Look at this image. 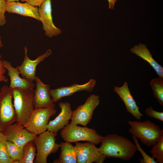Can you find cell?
Wrapping results in <instances>:
<instances>
[{
    "label": "cell",
    "instance_id": "19",
    "mask_svg": "<svg viewBox=\"0 0 163 163\" xmlns=\"http://www.w3.org/2000/svg\"><path fill=\"white\" fill-rule=\"evenodd\" d=\"M130 52L146 61L155 71L159 77L163 78V67L153 58L145 45L140 43L130 49Z\"/></svg>",
    "mask_w": 163,
    "mask_h": 163
},
{
    "label": "cell",
    "instance_id": "1",
    "mask_svg": "<svg viewBox=\"0 0 163 163\" xmlns=\"http://www.w3.org/2000/svg\"><path fill=\"white\" fill-rule=\"evenodd\" d=\"M101 143L99 150L106 157L129 160L137 150L135 145L129 139L116 134L102 136Z\"/></svg>",
    "mask_w": 163,
    "mask_h": 163
},
{
    "label": "cell",
    "instance_id": "14",
    "mask_svg": "<svg viewBox=\"0 0 163 163\" xmlns=\"http://www.w3.org/2000/svg\"><path fill=\"white\" fill-rule=\"evenodd\" d=\"M35 81L36 88L34 93V108L55 107V104L50 95V86L44 84L37 76Z\"/></svg>",
    "mask_w": 163,
    "mask_h": 163
},
{
    "label": "cell",
    "instance_id": "29",
    "mask_svg": "<svg viewBox=\"0 0 163 163\" xmlns=\"http://www.w3.org/2000/svg\"><path fill=\"white\" fill-rule=\"evenodd\" d=\"M2 61V60H0V82H7L8 78L4 75L6 69L3 66Z\"/></svg>",
    "mask_w": 163,
    "mask_h": 163
},
{
    "label": "cell",
    "instance_id": "25",
    "mask_svg": "<svg viewBox=\"0 0 163 163\" xmlns=\"http://www.w3.org/2000/svg\"><path fill=\"white\" fill-rule=\"evenodd\" d=\"M150 151L152 157L156 159L157 162L163 163V136L152 146Z\"/></svg>",
    "mask_w": 163,
    "mask_h": 163
},
{
    "label": "cell",
    "instance_id": "9",
    "mask_svg": "<svg viewBox=\"0 0 163 163\" xmlns=\"http://www.w3.org/2000/svg\"><path fill=\"white\" fill-rule=\"evenodd\" d=\"M75 143L77 163L104 162L106 156L100 152L99 148L94 143L90 142Z\"/></svg>",
    "mask_w": 163,
    "mask_h": 163
},
{
    "label": "cell",
    "instance_id": "23",
    "mask_svg": "<svg viewBox=\"0 0 163 163\" xmlns=\"http://www.w3.org/2000/svg\"><path fill=\"white\" fill-rule=\"evenodd\" d=\"M6 144L9 154L12 160V163H17L23 157L24 147L7 140Z\"/></svg>",
    "mask_w": 163,
    "mask_h": 163
},
{
    "label": "cell",
    "instance_id": "17",
    "mask_svg": "<svg viewBox=\"0 0 163 163\" xmlns=\"http://www.w3.org/2000/svg\"><path fill=\"white\" fill-rule=\"evenodd\" d=\"M6 11L9 13H15L23 16L33 18L40 21L38 8L26 2L6 1Z\"/></svg>",
    "mask_w": 163,
    "mask_h": 163
},
{
    "label": "cell",
    "instance_id": "31",
    "mask_svg": "<svg viewBox=\"0 0 163 163\" xmlns=\"http://www.w3.org/2000/svg\"><path fill=\"white\" fill-rule=\"evenodd\" d=\"M117 0H107L108 2L109 8L110 9H114V5Z\"/></svg>",
    "mask_w": 163,
    "mask_h": 163
},
{
    "label": "cell",
    "instance_id": "3",
    "mask_svg": "<svg viewBox=\"0 0 163 163\" xmlns=\"http://www.w3.org/2000/svg\"><path fill=\"white\" fill-rule=\"evenodd\" d=\"M127 123L130 126L128 132L149 147L153 145L163 136V129L150 120L141 122L128 120Z\"/></svg>",
    "mask_w": 163,
    "mask_h": 163
},
{
    "label": "cell",
    "instance_id": "4",
    "mask_svg": "<svg viewBox=\"0 0 163 163\" xmlns=\"http://www.w3.org/2000/svg\"><path fill=\"white\" fill-rule=\"evenodd\" d=\"M60 135L65 141L75 143L79 141H86L95 145L101 143L102 136L96 130L87 126L81 127L70 123L62 129Z\"/></svg>",
    "mask_w": 163,
    "mask_h": 163
},
{
    "label": "cell",
    "instance_id": "7",
    "mask_svg": "<svg viewBox=\"0 0 163 163\" xmlns=\"http://www.w3.org/2000/svg\"><path fill=\"white\" fill-rule=\"evenodd\" d=\"M56 112L54 107L34 108L24 127L32 134L36 136L40 134L47 130L50 118Z\"/></svg>",
    "mask_w": 163,
    "mask_h": 163
},
{
    "label": "cell",
    "instance_id": "11",
    "mask_svg": "<svg viewBox=\"0 0 163 163\" xmlns=\"http://www.w3.org/2000/svg\"><path fill=\"white\" fill-rule=\"evenodd\" d=\"M24 56L21 65L16 68L18 70L22 78H26L31 82L35 81L36 77V70L37 66L44 59L52 54L50 49L47 50L43 54L38 56L35 59H30L27 56V48L26 46L24 48Z\"/></svg>",
    "mask_w": 163,
    "mask_h": 163
},
{
    "label": "cell",
    "instance_id": "16",
    "mask_svg": "<svg viewBox=\"0 0 163 163\" xmlns=\"http://www.w3.org/2000/svg\"><path fill=\"white\" fill-rule=\"evenodd\" d=\"M59 105L60 112L54 119L49 120L47 127V130L56 133L69 124L73 113L69 102H60Z\"/></svg>",
    "mask_w": 163,
    "mask_h": 163
},
{
    "label": "cell",
    "instance_id": "26",
    "mask_svg": "<svg viewBox=\"0 0 163 163\" xmlns=\"http://www.w3.org/2000/svg\"><path fill=\"white\" fill-rule=\"evenodd\" d=\"M132 136L137 150L140 152L142 157V158H140L139 160L140 162L141 163H157L154 158L148 155L142 149L138 142L137 138L133 135Z\"/></svg>",
    "mask_w": 163,
    "mask_h": 163
},
{
    "label": "cell",
    "instance_id": "6",
    "mask_svg": "<svg viewBox=\"0 0 163 163\" xmlns=\"http://www.w3.org/2000/svg\"><path fill=\"white\" fill-rule=\"evenodd\" d=\"M12 89L7 85L0 91V132L17 122L16 115L12 100Z\"/></svg>",
    "mask_w": 163,
    "mask_h": 163
},
{
    "label": "cell",
    "instance_id": "8",
    "mask_svg": "<svg viewBox=\"0 0 163 163\" xmlns=\"http://www.w3.org/2000/svg\"><path fill=\"white\" fill-rule=\"evenodd\" d=\"M100 103L99 95H91L83 104L78 106L73 111L70 123L87 126L91 121L94 111Z\"/></svg>",
    "mask_w": 163,
    "mask_h": 163
},
{
    "label": "cell",
    "instance_id": "32",
    "mask_svg": "<svg viewBox=\"0 0 163 163\" xmlns=\"http://www.w3.org/2000/svg\"><path fill=\"white\" fill-rule=\"evenodd\" d=\"M3 46V44L2 43V37L0 35V49ZM2 58V56L0 54V60Z\"/></svg>",
    "mask_w": 163,
    "mask_h": 163
},
{
    "label": "cell",
    "instance_id": "15",
    "mask_svg": "<svg viewBox=\"0 0 163 163\" xmlns=\"http://www.w3.org/2000/svg\"><path fill=\"white\" fill-rule=\"evenodd\" d=\"M114 92L116 93L124 102L127 111L138 120L144 115L139 110V108L131 94L128 84L125 82L123 85L118 87H114Z\"/></svg>",
    "mask_w": 163,
    "mask_h": 163
},
{
    "label": "cell",
    "instance_id": "5",
    "mask_svg": "<svg viewBox=\"0 0 163 163\" xmlns=\"http://www.w3.org/2000/svg\"><path fill=\"white\" fill-rule=\"evenodd\" d=\"M57 134L47 130L37 136L34 141L37 154L35 163H47L48 156L55 153L60 148V144L56 142Z\"/></svg>",
    "mask_w": 163,
    "mask_h": 163
},
{
    "label": "cell",
    "instance_id": "22",
    "mask_svg": "<svg viewBox=\"0 0 163 163\" xmlns=\"http://www.w3.org/2000/svg\"><path fill=\"white\" fill-rule=\"evenodd\" d=\"M150 85L152 88L154 97L163 106V78H156L152 79Z\"/></svg>",
    "mask_w": 163,
    "mask_h": 163
},
{
    "label": "cell",
    "instance_id": "24",
    "mask_svg": "<svg viewBox=\"0 0 163 163\" xmlns=\"http://www.w3.org/2000/svg\"><path fill=\"white\" fill-rule=\"evenodd\" d=\"M6 141L4 135L0 132V163H12L8 151Z\"/></svg>",
    "mask_w": 163,
    "mask_h": 163
},
{
    "label": "cell",
    "instance_id": "13",
    "mask_svg": "<svg viewBox=\"0 0 163 163\" xmlns=\"http://www.w3.org/2000/svg\"><path fill=\"white\" fill-rule=\"evenodd\" d=\"M95 80L91 79L87 82L83 84H74L67 87H62L50 89V95L54 103H56L64 97H69L76 92L87 91L91 92L96 85Z\"/></svg>",
    "mask_w": 163,
    "mask_h": 163
},
{
    "label": "cell",
    "instance_id": "21",
    "mask_svg": "<svg viewBox=\"0 0 163 163\" xmlns=\"http://www.w3.org/2000/svg\"><path fill=\"white\" fill-rule=\"evenodd\" d=\"M36 154V148L34 141H30L24 146L23 157L17 163H34Z\"/></svg>",
    "mask_w": 163,
    "mask_h": 163
},
{
    "label": "cell",
    "instance_id": "18",
    "mask_svg": "<svg viewBox=\"0 0 163 163\" xmlns=\"http://www.w3.org/2000/svg\"><path fill=\"white\" fill-rule=\"evenodd\" d=\"M2 63L4 67L8 71V75L10 78L9 87L10 88L12 89L17 88H35L36 86L34 83L26 78H21L18 70L16 67L14 68L10 62L2 60Z\"/></svg>",
    "mask_w": 163,
    "mask_h": 163
},
{
    "label": "cell",
    "instance_id": "20",
    "mask_svg": "<svg viewBox=\"0 0 163 163\" xmlns=\"http://www.w3.org/2000/svg\"><path fill=\"white\" fill-rule=\"evenodd\" d=\"M60 153L58 158L54 160L53 163H76V155L75 146L71 142L65 141L60 144Z\"/></svg>",
    "mask_w": 163,
    "mask_h": 163
},
{
    "label": "cell",
    "instance_id": "30",
    "mask_svg": "<svg viewBox=\"0 0 163 163\" xmlns=\"http://www.w3.org/2000/svg\"><path fill=\"white\" fill-rule=\"evenodd\" d=\"M22 2H26L32 5L37 7H40L45 0H21Z\"/></svg>",
    "mask_w": 163,
    "mask_h": 163
},
{
    "label": "cell",
    "instance_id": "28",
    "mask_svg": "<svg viewBox=\"0 0 163 163\" xmlns=\"http://www.w3.org/2000/svg\"><path fill=\"white\" fill-rule=\"evenodd\" d=\"M6 1L5 0H0V26H4L6 23L5 13L6 11Z\"/></svg>",
    "mask_w": 163,
    "mask_h": 163
},
{
    "label": "cell",
    "instance_id": "27",
    "mask_svg": "<svg viewBox=\"0 0 163 163\" xmlns=\"http://www.w3.org/2000/svg\"><path fill=\"white\" fill-rule=\"evenodd\" d=\"M145 112L146 115L149 117L163 122V112H158L154 110L152 106L147 108Z\"/></svg>",
    "mask_w": 163,
    "mask_h": 163
},
{
    "label": "cell",
    "instance_id": "12",
    "mask_svg": "<svg viewBox=\"0 0 163 163\" xmlns=\"http://www.w3.org/2000/svg\"><path fill=\"white\" fill-rule=\"evenodd\" d=\"M38 12L40 21L42 23L43 29L46 36L51 38L61 33V30L53 22L51 0H45L39 7Z\"/></svg>",
    "mask_w": 163,
    "mask_h": 163
},
{
    "label": "cell",
    "instance_id": "10",
    "mask_svg": "<svg viewBox=\"0 0 163 163\" xmlns=\"http://www.w3.org/2000/svg\"><path fill=\"white\" fill-rule=\"evenodd\" d=\"M2 133L7 141L21 147L30 141H34L37 136L29 132L24 126L17 122L9 126Z\"/></svg>",
    "mask_w": 163,
    "mask_h": 163
},
{
    "label": "cell",
    "instance_id": "2",
    "mask_svg": "<svg viewBox=\"0 0 163 163\" xmlns=\"http://www.w3.org/2000/svg\"><path fill=\"white\" fill-rule=\"evenodd\" d=\"M12 93L17 122L24 126L34 108V89L17 88L12 89Z\"/></svg>",
    "mask_w": 163,
    "mask_h": 163
},
{
    "label": "cell",
    "instance_id": "33",
    "mask_svg": "<svg viewBox=\"0 0 163 163\" xmlns=\"http://www.w3.org/2000/svg\"><path fill=\"white\" fill-rule=\"evenodd\" d=\"M5 1H8V2H13V1H15V2H18L20 0H5Z\"/></svg>",
    "mask_w": 163,
    "mask_h": 163
}]
</instances>
